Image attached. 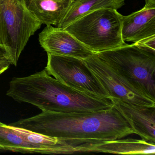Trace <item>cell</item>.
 <instances>
[{
	"label": "cell",
	"instance_id": "obj_1",
	"mask_svg": "<svg viewBox=\"0 0 155 155\" xmlns=\"http://www.w3.org/2000/svg\"><path fill=\"white\" fill-rule=\"evenodd\" d=\"M9 125L62 139L74 153L80 146L122 139L134 134L130 125L114 106L109 109L91 112L42 111Z\"/></svg>",
	"mask_w": 155,
	"mask_h": 155
},
{
	"label": "cell",
	"instance_id": "obj_2",
	"mask_svg": "<svg viewBox=\"0 0 155 155\" xmlns=\"http://www.w3.org/2000/svg\"><path fill=\"white\" fill-rule=\"evenodd\" d=\"M7 95L15 101L29 103L43 111L91 112L114 106L113 100L87 95L64 85L45 69L28 77L13 78Z\"/></svg>",
	"mask_w": 155,
	"mask_h": 155
},
{
	"label": "cell",
	"instance_id": "obj_3",
	"mask_svg": "<svg viewBox=\"0 0 155 155\" xmlns=\"http://www.w3.org/2000/svg\"><path fill=\"white\" fill-rule=\"evenodd\" d=\"M122 15L113 9L88 13L64 29L94 53L120 48L126 43L121 36Z\"/></svg>",
	"mask_w": 155,
	"mask_h": 155
},
{
	"label": "cell",
	"instance_id": "obj_4",
	"mask_svg": "<svg viewBox=\"0 0 155 155\" xmlns=\"http://www.w3.org/2000/svg\"><path fill=\"white\" fill-rule=\"evenodd\" d=\"M41 25L26 0H0V43L5 47L12 65L17 66L30 38Z\"/></svg>",
	"mask_w": 155,
	"mask_h": 155
},
{
	"label": "cell",
	"instance_id": "obj_5",
	"mask_svg": "<svg viewBox=\"0 0 155 155\" xmlns=\"http://www.w3.org/2000/svg\"><path fill=\"white\" fill-rule=\"evenodd\" d=\"M95 54L155 98V50L134 43Z\"/></svg>",
	"mask_w": 155,
	"mask_h": 155
},
{
	"label": "cell",
	"instance_id": "obj_6",
	"mask_svg": "<svg viewBox=\"0 0 155 155\" xmlns=\"http://www.w3.org/2000/svg\"><path fill=\"white\" fill-rule=\"evenodd\" d=\"M83 61L112 99L137 106L155 107V98L100 58L95 53Z\"/></svg>",
	"mask_w": 155,
	"mask_h": 155
},
{
	"label": "cell",
	"instance_id": "obj_7",
	"mask_svg": "<svg viewBox=\"0 0 155 155\" xmlns=\"http://www.w3.org/2000/svg\"><path fill=\"white\" fill-rule=\"evenodd\" d=\"M45 69L64 85L87 95L113 100L92 74L83 60L48 53Z\"/></svg>",
	"mask_w": 155,
	"mask_h": 155
},
{
	"label": "cell",
	"instance_id": "obj_8",
	"mask_svg": "<svg viewBox=\"0 0 155 155\" xmlns=\"http://www.w3.org/2000/svg\"><path fill=\"white\" fill-rule=\"evenodd\" d=\"M44 50L51 55L85 60L94 54L64 29L47 26L39 35Z\"/></svg>",
	"mask_w": 155,
	"mask_h": 155
},
{
	"label": "cell",
	"instance_id": "obj_9",
	"mask_svg": "<svg viewBox=\"0 0 155 155\" xmlns=\"http://www.w3.org/2000/svg\"><path fill=\"white\" fill-rule=\"evenodd\" d=\"M114 107L127 120L135 134L155 144V107H144L113 100Z\"/></svg>",
	"mask_w": 155,
	"mask_h": 155
},
{
	"label": "cell",
	"instance_id": "obj_10",
	"mask_svg": "<svg viewBox=\"0 0 155 155\" xmlns=\"http://www.w3.org/2000/svg\"><path fill=\"white\" fill-rule=\"evenodd\" d=\"M155 36V7H144L122 16L121 36L124 41L137 43Z\"/></svg>",
	"mask_w": 155,
	"mask_h": 155
},
{
	"label": "cell",
	"instance_id": "obj_11",
	"mask_svg": "<svg viewBox=\"0 0 155 155\" xmlns=\"http://www.w3.org/2000/svg\"><path fill=\"white\" fill-rule=\"evenodd\" d=\"M103 152L123 155L153 154L155 144L143 140L133 138L111 140L95 144L84 145L77 149V152Z\"/></svg>",
	"mask_w": 155,
	"mask_h": 155
},
{
	"label": "cell",
	"instance_id": "obj_12",
	"mask_svg": "<svg viewBox=\"0 0 155 155\" xmlns=\"http://www.w3.org/2000/svg\"><path fill=\"white\" fill-rule=\"evenodd\" d=\"M28 8L42 24L58 27L71 0H26Z\"/></svg>",
	"mask_w": 155,
	"mask_h": 155
},
{
	"label": "cell",
	"instance_id": "obj_13",
	"mask_svg": "<svg viewBox=\"0 0 155 155\" xmlns=\"http://www.w3.org/2000/svg\"><path fill=\"white\" fill-rule=\"evenodd\" d=\"M8 126L30 144L35 149L36 153L47 154L74 153L72 149L62 139L45 136L9 125Z\"/></svg>",
	"mask_w": 155,
	"mask_h": 155
},
{
	"label": "cell",
	"instance_id": "obj_14",
	"mask_svg": "<svg viewBox=\"0 0 155 155\" xmlns=\"http://www.w3.org/2000/svg\"><path fill=\"white\" fill-rule=\"evenodd\" d=\"M126 0H73L58 28L65 29L81 17L103 8L117 10L125 4Z\"/></svg>",
	"mask_w": 155,
	"mask_h": 155
},
{
	"label": "cell",
	"instance_id": "obj_15",
	"mask_svg": "<svg viewBox=\"0 0 155 155\" xmlns=\"http://www.w3.org/2000/svg\"><path fill=\"white\" fill-rule=\"evenodd\" d=\"M0 149L12 152L36 153L35 149L8 125L0 122Z\"/></svg>",
	"mask_w": 155,
	"mask_h": 155
},
{
	"label": "cell",
	"instance_id": "obj_16",
	"mask_svg": "<svg viewBox=\"0 0 155 155\" xmlns=\"http://www.w3.org/2000/svg\"><path fill=\"white\" fill-rule=\"evenodd\" d=\"M136 43L137 45L155 50V36L147 38Z\"/></svg>",
	"mask_w": 155,
	"mask_h": 155
},
{
	"label": "cell",
	"instance_id": "obj_17",
	"mask_svg": "<svg viewBox=\"0 0 155 155\" xmlns=\"http://www.w3.org/2000/svg\"><path fill=\"white\" fill-rule=\"evenodd\" d=\"M11 61L10 59L5 47L0 43V61Z\"/></svg>",
	"mask_w": 155,
	"mask_h": 155
},
{
	"label": "cell",
	"instance_id": "obj_18",
	"mask_svg": "<svg viewBox=\"0 0 155 155\" xmlns=\"http://www.w3.org/2000/svg\"><path fill=\"white\" fill-rule=\"evenodd\" d=\"M12 64L10 61H0V75L7 70Z\"/></svg>",
	"mask_w": 155,
	"mask_h": 155
},
{
	"label": "cell",
	"instance_id": "obj_19",
	"mask_svg": "<svg viewBox=\"0 0 155 155\" xmlns=\"http://www.w3.org/2000/svg\"><path fill=\"white\" fill-rule=\"evenodd\" d=\"M145 7H155V0H145Z\"/></svg>",
	"mask_w": 155,
	"mask_h": 155
},
{
	"label": "cell",
	"instance_id": "obj_20",
	"mask_svg": "<svg viewBox=\"0 0 155 155\" xmlns=\"http://www.w3.org/2000/svg\"><path fill=\"white\" fill-rule=\"evenodd\" d=\"M73 1V0H71V1Z\"/></svg>",
	"mask_w": 155,
	"mask_h": 155
}]
</instances>
